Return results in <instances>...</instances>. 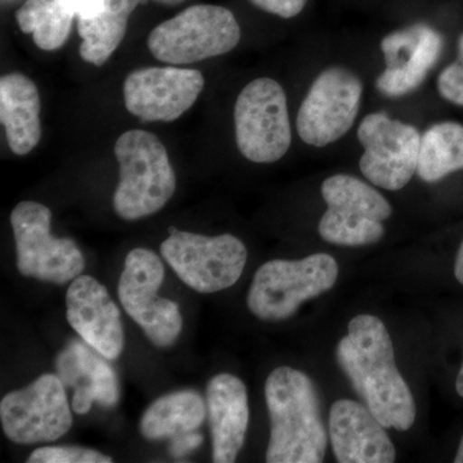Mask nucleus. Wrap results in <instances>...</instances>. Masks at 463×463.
<instances>
[{"instance_id":"obj_5","label":"nucleus","mask_w":463,"mask_h":463,"mask_svg":"<svg viewBox=\"0 0 463 463\" xmlns=\"http://www.w3.org/2000/svg\"><path fill=\"white\" fill-rule=\"evenodd\" d=\"M241 41V27L230 9L196 5L155 27L148 50L170 65H188L223 56Z\"/></svg>"},{"instance_id":"obj_27","label":"nucleus","mask_w":463,"mask_h":463,"mask_svg":"<svg viewBox=\"0 0 463 463\" xmlns=\"http://www.w3.org/2000/svg\"><path fill=\"white\" fill-rule=\"evenodd\" d=\"M261 11L281 18L297 17L306 8L307 0H250Z\"/></svg>"},{"instance_id":"obj_25","label":"nucleus","mask_w":463,"mask_h":463,"mask_svg":"<svg viewBox=\"0 0 463 463\" xmlns=\"http://www.w3.org/2000/svg\"><path fill=\"white\" fill-rule=\"evenodd\" d=\"M29 463H111V457L83 447H43L33 450Z\"/></svg>"},{"instance_id":"obj_4","label":"nucleus","mask_w":463,"mask_h":463,"mask_svg":"<svg viewBox=\"0 0 463 463\" xmlns=\"http://www.w3.org/2000/svg\"><path fill=\"white\" fill-rule=\"evenodd\" d=\"M339 265L331 255H309L301 260H270L255 273L248 295L250 312L261 321H283L307 300L334 288Z\"/></svg>"},{"instance_id":"obj_8","label":"nucleus","mask_w":463,"mask_h":463,"mask_svg":"<svg viewBox=\"0 0 463 463\" xmlns=\"http://www.w3.org/2000/svg\"><path fill=\"white\" fill-rule=\"evenodd\" d=\"M161 255L185 285L201 294L230 288L248 260L246 246L232 234L206 237L174 227L161 245Z\"/></svg>"},{"instance_id":"obj_19","label":"nucleus","mask_w":463,"mask_h":463,"mask_svg":"<svg viewBox=\"0 0 463 463\" xmlns=\"http://www.w3.org/2000/svg\"><path fill=\"white\" fill-rule=\"evenodd\" d=\"M83 341L72 340L58 354L57 376L65 388L74 389L72 410L87 414L93 403L115 407L118 402V383L115 371Z\"/></svg>"},{"instance_id":"obj_18","label":"nucleus","mask_w":463,"mask_h":463,"mask_svg":"<svg viewBox=\"0 0 463 463\" xmlns=\"http://www.w3.org/2000/svg\"><path fill=\"white\" fill-rule=\"evenodd\" d=\"M206 407L213 437V461H236L245 444L250 411L245 383L230 373L216 374L206 390Z\"/></svg>"},{"instance_id":"obj_26","label":"nucleus","mask_w":463,"mask_h":463,"mask_svg":"<svg viewBox=\"0 0 463 463\" xmlns=\"http://www.w3.org/2000/svg\"><path fill=\"white\" fill-rule=\"evenodd\" d=\"M437 88L441 99L463 108V63L456 61L444 67L438 76Z\"/></svg>"},{"instance_id":"obj_29","label":"nucleus","mask_w":463,"mask_h":463,"mask_svg":"<svg viewBox=\"0 0 463 463\" xmlns=\"http://www.w3.org/2000/svg\"><path fill=\"white\" fill-rule=\"evenodd\" d=\"M76 17H93L105 7V0H61Z\"/></svg>"},{"instance_id":"obj_14","label":"nucleus","mask_w":463,"mask_h":463,"mask_svg":"<svg viewBox=\"0 0 463 463\" xmlns=\"http://www.w3.org/2000/svg\"><path fill=\"white\" fill-rule=\"evenodd\" d=\"M205 80L199 70L145 67L125 79V108L143 123H170L194 105Z\"/></svg>"},{"instance_id":"obj_9","label":"nucleus","mask_w":463,"mask_h":463,"mask_svg":"<svg viewBox=\"0 0 463 463\" xmlns=\"http://www.w3.org/2000/svg\"><path fill=\"white\" fill-rule=\"evenodd\" d=\"M52 213L35 201H23L11 214L17 268L25 277L65 285L83 273L84 255L70 239L51 234Z\"/></svg>"},{"instance_id":"obj_31","label":"nucleus","mask_w":463,"mask_h":463,"mask_svg":"<svg viewBox=\"0 0 463 463\" xmlns=\"http://www.w3.org/2000/svg\"><path fill=\"white\" fill-rule=\"evenodd\" d=\"M456 390L457 392H458L459 397L463 398V364L461 365V370H459L458 376H457Z\"/></svg>"},{"instance_id":"obj_3","label":"nucleus","mask_w":463,"mask_h":463,"mask_svg":"<svg viewBox=\"0 0 463 463\" xmlns=\"http://www.w3.org/2000/svg\"><path fill=\"white\" fill-rule=\"evenodd\" d=\"M115 156L120 166L114 194L116 214L125 221H138L160 212L176 188L163 142L146 130H128L115 143Z\"/></svg>"},{"instance_id":"obj_32","label":"nucleus","mask_w":463,"mask_h":463,"mask_svg":"<svg viewBox=\"0 0 463 463\" xmlns=\"http://www.w3.org/2000/svg\"><path fill=\"white\" fill-rule=\"evenodd\" d=\"M455 462L456 463H463V435H462L461 441H459L458 450H457Z\"/></svg>"},{"instance_id":"obj_6","label":"nucleus","mask_w":463,"mask_h":463,"mask_svg":"<svg viewBox=\"0 0 463 463\" xmlns=\"http://www.w3.org/2000/svg\"><path fill=\"white\" fill-rule=\"evenodd\" d=\"M327 210L318 224L319 236L332 245H373L385 234L383 222L392 207L376 188L349 174H336L322 183Z\"/></svg>"},{"instance_id":"obj_13","label":"nucleus","mask_w":463,"mask_h":463,"mask_svg":"<svg viewBox=\"0 0 463 463\" xmlns=\"http://www.w3.org/2000/svg\"><path fill=\"white\" fill-rule=\"evenodd\" d=\"M0 420L9 440L21 446L57 440L72 426L65 385L57 374H42L3 397Z\"/></svg>"},{"instance_id":"obj_12","label":"nucleus","mask_w":463,"mask_h":463,"mask_svg":"<svg viewBox=\"0 0 463 463\" xmlns=\"http://www.w3.org/2000/svg\"><path fill=\"white\" fill-rule=\"evenodd\" d=\"M356 136L364 147L359 169L368 182L386 191L402 190L411 182L421 145L417 128L386 112H373L361 121Z\"/></svg>"},{"instance_id":"obj_1","label":"nucleus","mask_w":463,"mask_h":463,"mask_svg":"<svg viewBox=\"0 0 463 463\" xmlns=\"http://www.w3.org/2000/svg\"><path fill=\"white\" fill-rule=\"evenodd\" d=\"M336 359L359 397L386 429L412 428L416 403L398 371L392 341L380 318L354 317L336 347Z\"/></svg>"},{"instance_id":"obj_30","label":"nucleus","mask_w":463,"mask_h":463,"mask_svg":"<svg viewBox=\"0 0 463 463\" xmlns=\"http://www.w3.org/2000/svg\"><path fill=\"white\" fill-rule=\"evenodd\" d=\"M455 276L457 281L463 285V241L461 246H459L458 252H457Z\"/></svg>"},{"instance_id":"obj_20","label":"nucleus","mask_w":463,"mask_h":463,"mask_svg":"<svg viewBox=\"0 0 463 463\" xmlns=\"http://www.w3.org/2000/svg\"><path fill=\"white\" fill-rule=\"evenodd\" d=\"M0 121L17 156L30 154L41 142V97L26 75L14 72L0 79Z\"/></svg>"},{"instance_id":"obj_11","label":"nucleus","mask_w":463,"mask_h":463,"mask_svg":"<svg viewBox=\"0 0 463 463\" xmlns=\"http://www.w3.org/2000/svg\"><path fill=\"white\" fill-rule=\"evenodd\" d=\"M364 83L343 66L323 70L310 85L298 109L297 130L301 141L326 147L339 141L358 118Z\"/></svg>"},{"instance_id":"obj_17","label":"nucleus","mask_w":463,"mask_h":463,"mask_svg":"<svg viewBox=\"0 0 463 463\" xmlns=\"http://www.w3.org/2000/svg\"><path fill=\"white\" fill-rule=\"evenodd\" d=\"M328 429L337 462L392 463L397 458L385 426L365 404L350 399L335 402Z\"/></svg>"},{"instance_id":"obj_22","label":"nucleus","mask_w":463,"mask_h":463,"mask_svg":"<svg viewBox=\"0 0 463 463\" xmlns=\"http://www.w3.org/2000/svg\"><path fill=\"white\" fill-rule=\"evenodd\" d=\"M205 401L194 390H179L154 402L143 413L141 432L149 440L197 430L205 420Z\"/></svg>"},{"instance_id":"obj_16","label":"nucleus","mask_w":463,"mask_h":463,"mask_svg":"<svg viewBox=\"0 0 463 463\" xmlns=\"http://www.w3.org/2000/svg\"><path fill=\"white\" fill-rule=\"evenodd\" d=\"M66 317L76 334L106 359L123 353L120 310L108 288L90 276L76 277L66 294Z\"/></svg>"},{"instance_id":"obj_21","label":"nucleus","mask_w":463,"mask_h":463,"mask_svg":"<svg viewBox=\"0 0 463 463\" xmlns=\"http://www.w3.org/2000/svg\"><path fill=\"white\" fill-rule=\"evenodd\" d=\"M147 0H105V7L93 17H78L81 43L80 57L85 62L100 67L118 50L125 38L134 9Z\"/></svg>"},{"instance_id":"obj_2","label":"nucleus","mask_w":463,"mask_h":463,"mask_svg":"<svg viewBox=\"0 0 463 463\" xmlns=\"http://www.w3.org/2000/svg\"><path fill=\"white\" fill-rule=\"evenodd\" d=\"M265 401L270 417L268 463H321L327 434L318 392L301 371L282 365L268 376Z\"/></svg>"},{"instance_id":"obj_15","label":"nucleus","mask_w":463,"mask_h":463,"mask_svg":"<svg viewBox=\"0 0 463 463\" xmlns=\"http://www.w3.org/2000/svg\"><path fill=\"white\" fill-rule=\"evenodd\" d=\"M443 47V36L428 24H413L390 33L380 44L386 67L377 78V91L399 99L419 90L437 65Z\"/></svg>"},{"instance_id":"obj_23","label":"nucleus","mask_w":463,"mask_h":463,"mask_svg":"<svg viewBox=\"0 0 463 463\" xmlns=\"http://www.w3.org/2000/svg\"><path fill=\"white\" fill-rule=\"evenodd\" d=\"M463 170V125L443 121L421 134L417 174L426 183H435Z\"/></svg>"},{"instance_id":"obj_24","label":"nucleus","mask_w":463,"mask_h":463,"mask_svg":"<svg viewBox=\"0 0 463 463\" xmlns=\"http://www.w3.org/2000/svg\"><path fill=\"white\" fill-rule=\"evenodd\" d=\"M75 14L61 0H26L16 12L21 32L32 33L42 51H57L71 33Z\"/></svg>"},{"instance_id":"obj_28","label":"nucleus","mask_w":463,"mask_h":463,"mask_svg":"<svg viewBox=\"0 0 463 463\" xmlns=\"http://www.w3.org/2000/svg\"><path fill=\"white\" fill-rule=\"evenodd\" d=\"M203 443V437L199 432H185V434L173 438L169 452L174 458H182V457L190 455L191 452L196 450Z\"/></svg>"},{"instance_id":"obj_7","label":"nucleus","mask_w":463,"mask_h":463,"mask_svg":"<svg viewBox=\"0 0 463 463\" xmlns=\"http://www.w3.org/2000/svg\"><path fill=\"white\" fill-rule=\"evenodd\" d=\"M233 120L237 147L251 163L273 164L288 154L291 123L288 97L279 81H250L237 97Z\"/></svg>"},{"instance_id":"obj_33","label":"nucleus","mask_w":463,"mask_h":463,"mask_svg":"<svg viewBox=\"0 0 463 463\" xmlns=\"http://www.w3.org/2000/svg\"><path fill=\"white\" fill-rule=\"evenodd\" d=\"M152 2L158 3V5H181L184 0H152Z\"/></svg>"},{"instance_id":"obj_10","label":"nucleus","mask_w":463,"mask_h":463,"mask_svg":"<svg viewBox=\"0 0 463 463\" xmlns=\"http://www.w3.org/2000/svg\"><path fill=\"white\" fill-rule=\"evenodd\" d=\"M164 276L165 268L157 254L147 249H134L125 259L118 288L125 312L160 347L173 345L183 327L178 304L157 297Z\"/></svg>"},{"instance_id":"obj_34","label":"nucleus","mask_w":463,"mask_h":463,"mask_svg":"<svg viewBox=\"0 0 463 463\" xmlns=\"http://www.w3.org/2000/svg\"><path fill=\"white\" fill-rule=\"evenodd\" d=\"M457 61L463 63V33L458 39V58H457Z\"/></svg>"}]
</instances>
